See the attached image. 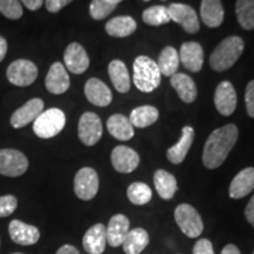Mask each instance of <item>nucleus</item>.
Here are the masks:
<instances>
[{
	"instance_id": "obj_27",
	"label": "nucleus",
	"mask_w": 254,
	"mask_h": 254,
	"mask_svg": "<svg viewBox=\"0 0 254 254\" xmlns=\"http://www.w3.org/2000/svg\"><path fill=\"white\" fill-rule=\"evenodd\" d=\"M150 243V237L144 228H133L127 233L123 243L124 252L126 254H140Z\"/></svg>"
},
{
	"instance_id": "obj_33",
	"label": "nucleus",
	"mask_w": 254,
	"mask_h": 254,
	"mask_svg": "<svg viewBox=\"0 0 254 254\" xmlns=\"http://www.w3.org/2000/svg\"><path fill=\"white\" fill-rule=\"evenodd\" d=\"M142 20L151 26H160V25L167 24L171 20L167 6L155 5L146 8L142 13Z\"/></svg>"
},
{
	"instance_id": "obj_15",
	"label": "nucleus",
	"mask_w": 254,
	"mask_h": 254,
	"mask_svg": "<svg viewBox=\"0 0 254 254\" xmlns=\"http://www.w3.org/2000/svg\"><path fill=\"white\" fill-rule=\"evenodd\" d=\"M11 239L19 245H34L40 238V232L36 226L25 224L20 220H12L8 225Z\"/></svg>"
},
{
	"instance_id": "obj_41",
	"label": "nucleus",
	"mask_w": 254,
	"mask_h": 254,
	"mask_svg": "<svg viewBox=\"0 0 254 254\" xmlns=\"http://www.w3.org/2000/svg\"><path fill=\"white\" fill-rule=\"evenodd\" d=\"M245 217L247 219V221H249L250 224L254 227V195L252 196V199L250 200V202L246 206Z\"/></svg>"
},
{
	"instance_id": "obj_1",
	"label": "nucleus",
	"mask_w": 254,
	"mask_h": 254,
	"mask_svg": "<svg viewBox=\"0 0 254 254\" xmlns=\"http://www.w3.org/2000/svg\"><path fill=\"white\" fill-rule=\"evenodd\" d=\"M238 128L233 124H228L215 129L206 140L202 161L209 170L218 168L226 160L227 155L238 140Z\"/></svg>"
},
{
	"instance_id": "obj_44",
	"label": "nucleus",
	"mask_w": 254,
	"mask_h": 254,
	"mask_svg": "<svg viewBox=\"0 0 254 254\" xmlns=\"http://www.w3.org/2000/svg\"><path fill=\"white\" fill-rule=\"evenodd\" d=\"M6 53H7V41L0 36V63L4 60Z\"/></svg>"
},
{
	"instance_id": "obj_21",
	"label": "nucleus",
	"mask_w": 254,
	"mask_h": 254,
	"mask_svg": "<svg viewBox=\"0 0 254 254\" xmlns=\"http://www.w3.org/2000/svg\"><path fill=\"white\" fill-rule=\"evenodd\" d=\"M254 189V167H247L240 171L232 180L230 186V196L240 199L250 194Z\"/></svg>"
},
{
	"instance_id": "obj_19",
	"label": "nucleus",
	"mask_w": 254,
	"mask_h": 254,
	"mask_svg": "<svg viewBox=\"0 0 254 254\" xmlns=\"http://www.w3.org/2000/svg\"><path fill=\"white\" fill-rule=\"evenodd\" d=\"M129 232V220L126 215L116 214L110 219L106 228L107 244L112 247L123 245L124 240Z\"/></svg>"
},
{
	"instance_id": "obj_24",
	"label": "nucleus",
	"mask_w": 254,
	"mask_h": 254,
	"mask_svg": "<svg viewBox=\"0 0 254 254\" xmlns=\"http://www.w3.org/2000/svg\"><path fill=\"white\" fill-rule=\"evenodd\" d=\"M107 129L110 134L118 140H129L134 135V128H133L131 122L123 114H113L107 120Z\"/></svg>"
},
{
	"instance_id": "obj_16",
	"label": "nucleus",
	"mask_w": 254,
	"mask_h": 254,
	"mask_svg": "<svg viewBox=\"0 0 254 254\" xmlns=\"http://www.w3.org/2000/svg\"><path fill=\"white\" fill-rule=\"evenodd\" d=\"M47 91L53 94H63L69 87V77L62 63H55L50 67L45 80Z\"/></svg>"
},
{
	"instance_id": "obj_10",
	"label": "nucleus",
	"mask_w": 254,
	"mask_h": 254,
	"mask_svg": "<svg viewBox=\"0 0 254 254\" xmlns=\"http://www.w3.org/2000/svg\"><path fill=\"white\" fill-rule=\"evenodd\" d=\"M171 20L182 25L187 33L194 34L199 31V19L195 11L190 6L185 4H171L167 6Z\"/></svg>"
},
{
	"instance_id": "obj_7",
	"label": "nucleus",
	"mask_w": 254,
	"mask_h": 254,
	"mask_svg": "<svg viewBox=\"0 0 254 254\" xmlns=\"http://www.w3.org/2000/svg\"><path fill=\"white\" fill-rule=\"evenodd\" d=\"M28 168V159L23 152L11 148L0 150V174L6 177L23 176Z\"/></svg>"
},
{
	"instance_id": "obj_40",
	"label": "nucleus",
	"mask_w": 254,
	"mask_h": 254,
	"mask_svg": "<svg viewBox=\"0 0 254 254\" xmlns=\"http://www.w3.org/2000/svg\"><path fill=\"white\" fill-rule=\"evenodd\" d=\"M72 1L73 0H46L45 5L47 11L51 12V13H57Z\"/></svg>"
},
{
	"instance_id": "obj_14",
	"label": "nucleus",
	"mask_w": 254,
	"mask_h": 254,
	"mask_svg": "<svg viewBox=\"0 0 254 254\" xmlns=\"http://www.w3.org/2000/svg\"><path fill=\"white\" fill-rule=\"evenodd\" d=\"M214 104L219 113L231 116L237 107V93L230 81H222L218 85L214 94Z\"/></svg>"
},
{
	"instance_id": "obj_34",
	"label": "nucleus",
	"mask_w": 254,
	"mask_h": 254,
	"mask_svg": "<svg viewBox=\"0 0 254 254\" xmlns=\"http://www.w3.org/2000/svg\"><path fill=\"white\" fill-rule=\"evenodd\" d=\"M127 196L132 204L141 206L151 201L152 190L144 183H133L127 189Z\"/></svg>"
},
{
	"instance_id": "obj_11",
	"label": "nucleus",
	"mask_w": 254,
	"mask_h": 254,
	"mask_svg": "<svg viewBox=\"0 0 254 254\" xmlns=\"http://www.w3.org/2000/svg\"><path fill=\"white\" fill-rule=\"evenodd\" d=\"M64 62L68 71L74 74H81L90 66V58L86 51L78 43H72L66 47L64 53Z\"/></svg>"
},
{
	"instance_id": "obj_42",
	"label": "nucleus",
	"mask_w": 254,
	"mask_h": 254,
	"mask_svg": "<svg viewBox=\"0 0 254 254\" xmlns=\"http://www.w3.org/2000/svg\"><path fill=\"white\" fill-rule=\"evenodd\" d=\"M20 1L31 11H37L43 6L44 0H20Z\"/></svg>"
},
{
	"instance_id": "obj_26",
	"label": "nucleus",
	"mask_w": 254,
	"mask_h": 254,
	"mask_svg": "<svg viewBox=\"0 0 254 254\" xmlns=\"http://www.w3.org/2000/svg\"><path fill=\"white\" fill-rule=\"evenodd\" d=\"M200 14L208 27H219L224 21V7L220 0H202Z\"/></svg>"
},
{
	"instance_id": "obj_38",
	"label": "nucleus",
	"mask_w": 254,
	"mask_h": 254,
	"mask_svg": "<svg viewBox=\"0 0 254 254\" xmlns=\"http://www.w3.org/2000/svg\"><path fill=\"white\" fill-rule=\"evenodd\" d=\"M245 101L247 113L251 118H254V80L250 81L246 86Z\"/></svg>"
},
{
	"instance_id": "obj_22",
	"label": "nucleus",
	"mask_w": 254,
	"mask_h": 254,
	"mask_svg": "<svg viewBox=\"0 0 254 254\" xmlns=\"http://www.w3.org/2000/svg\"><path fill=\"white\" fill-rule=\"evenodd\" d=\"M194 140V129L190 126H185L183 128L182 138L167 150V159L174 165L182 164L185 160L187 153H189L190 146Z\"/></svg>"
},
{
	"instance_id": "obj_43",
	"label": "nucleus",
	"mask_w": 254,
	"mask_h": 254,
	"mask_svg": "<svg viewBox=\"0 0 254 254\" xmlns=\"http://www.w3.org/2000/svg\"><path fill=\"white\" fill-rule=\"evenodd\" d=\"M56 254H80L79 251L72 245H64L57 251Z\"/></svg>"
},
{
	"instance_id": "obj_30",
	"label": "nucleus",
	"mask_w": 254,
	"mask_h": 254,
	"mask_svg": "<svg viewBox=\"0 0 254 254\" xmlns=\"http://www.w3.org/2000/svg\"><path fill=\"white\" fill-rule=\"evenodd\" d=\"M179 53L172 46H167L161 51L160 56L158 59V68L160 74L166 75V77H172L178 71L179 67Z\"/></svg>"
},
{
	"instance_id": "obj_35",
	"label": "nucleus",
	"mask_w": 254,
	"mask_h": 254,
	"mask_svg": "<svg viewBox=\"0 0 254 254\" xmlns=\"http://www.w3.org/2000/svg\"><path fill=\"white\" fill-rule=\"evenodd\" d=\"M117 4L110 0H92L90 5V14L94 20H101L112 13Z\"/></svg>"
},
{
	"instance_id": "obj_39",
	"label": "nucleus",
	"mask_w": 254,
	"mask_h": 254,
	"mask_svg": "<svg viewBox=\"0 0 254 254\" xmlns=\"http://www.w3.org/2000/svg\"><path fill=\"white\" fill-rule=\"evenodd\" d=\"M193 254H214L213 246L208 239H200L193 247Z\"/></svg>"
},
{
	"instance_id": "obj_37",
	"label": "nucleus",
	"mask_w": 254,
	"mask_h": 254,
	"mask_svg": "<svg viewBox=\"0 0 254 254\" xmlns=\"http://www.w3.org/2000/svg\"><path fill=\"white\" fill-rule=\"evenodd\" d=\"M18 200L14 195L0 196V218H5L11 215L17 209Z\"/></svg>"
},
{
	"instance_id": "obj_20",
	"label": "nucleus",
	"mask_w": 254,
	"mask_h": 254,
	"mask_svg": "<svg viewBox=\"0 0 254 254\" xmlns=\"http://www.w3.org/2000/svg\"><path fill=\"white\" fill-rule=\"evenodd\" d=\"M106 227L103 224H95L85 233L82 239L84 250L90 254H101L106 249Z\"/></svg>"
},
{
	"instance_id": "obj_47",
	"label": "nucleus",
	"mask_w": 254,
	"mask_h": 254,
	"mask_svg": "<svg viewBox=\"0 0 254 254\" xmlns=\"http://www.w3.org/2000/svg\"><path fill=\"white\" fill-rule=\"evenodd\" d=\"M144 1H150V0H144Z\"/></svg>"
},
{
	"instance_id": "obj_6",
	"label": "nucleus",
	"mask_w": 254,
	"mask_h": 254,
	"mask_svg": "<svg viewBox=\"0 0 254 254\" xmlns=\"http://www.w3.org/2000/svg\"><path fill=\"white\" fill-rule=\"evenodd\" d=\"M6 75L8 81L15 86H30L38 77V67L30 60L19 59L8 66Z\"/></svg>"
},
{
	"instance_id": "obj_18",
	"label": "nucleus",
	"mask_w": 254,
	"mask_h": 254,
	"mask_svg": "<svg viewBox=\"0 0 254 254\" xmlns=\"http://www.w3.org/2000/svg\"><path fill=\"white\" fill-rule=\"evenodd\" d=\"M85 95L91 104L98 107L109 106L112 101V92L106 84L97 78L88 79L85 85Z\"/></svg>"
},
{
	"instance_id": "obj_32",
	"label": "nucleus",
	"mask_w": 254,
	"mask_h": 254,
	"mask_svg": "<svg viewBox=\"0 0 254 254\" xmlns=\"http://www.w3.org/2000/svg\"><path fill=\"white\" fill-rule=\"evenodd\" d=\"M237 19L241 27L247 31L254 28V0H238L236 4Z\"/></svg>"
},
{
	"instance_id": "obj_13",
	"label": "nucleus",
	"mask_w": 254,
	"mask_h": 254,
	"mask_svg": "<svg viewBox=\"0 0 254 254\" xmlns=\"http://www.w3.org/2000/svg\"><path fill=\"white\" fill-rule=\"evenodd\" d=\"M111 160H112V165L116 168V171L120 173H131L138 167L140 158L131 147L117 146L112 151Z\"/></svg>"
},
{
	"instance_id": "obj_12",
	"label": "nucleus",
	"mask_w": 254,
	"mask_h": 254,
	"mask_svg": "<svg viewBox=\"0 0 254 254\" xmlns=\"http://www.w3.org/2000/svg\"><path fill=\"white\" fill-rule=\"evenodd\" d=\"M44 110V101L39 98H33L28 100L26 104L19 107L11 117V125L14 128H21V127L28 125L34 122Z\"/></svg>"
},
{
	"instance_id": "obj_2",
	"label": "nucleus",
	"mask_w": 254,
	"mask_h": 254,
	"mask_svg": "<svg viewBox=\"0 0 254 254\" xmlns=\"http://www.w3.org/2000/svg\"><path fill=\"white\" fill-rule=\"evenodd\" d=\"M243 51L244 40L240 37H228L222 40L213 51L209 58V65L215 72L226 71L238 62Z\"/></svg>"
},
{
	"instance_id": "obj_28",
	"label": "nucleus",
	"mask_w": 254,
	"mask_h": 254,
	"mask_svg": "<svg viewBox=\"0 0 254 254\" xmlns=\"http://www.w3.org/2000/svg\"><path fill=\"white\" fill-rule=\"evenodd\" d=\"M154 186L160 198L165 200L172 199L178 190L176 178L165 170H158L154 173Z\"/></svg>"
},
{
	"instance_id": "obj_9",
	"label": "nucleus",
	"mask_w": 254,
	"mask_h": 254,
	"mask_svg": "<svg viewBox=\"0 0 254 254\" xmlns=\"http://www.w3.org/2000/svg\"><path fill=\"white\" fill-rule=\"evenodd\" d=\"M78 135L82 144L93 146L103 135V124L97 114L86 112L80 117L78 125Z\"/></svg>"
},
{
	"instance_id": "obj_8",
	"label": "nucleus",
	"mask_w": 254,
	"mask_h": 254,
	"mask_svg": "<svg viewBox=\"0 0 254 254\" xmlns=\"http://www.w3.org/2000/svg\"><path fill=\"white\" fill-rule=\"evenodd\" d=\"M99 190V177L93 168L84 167L79 170L74 178V192L79 199L91 200Z\"/></svg>"
},
{
	"instance_id": "obj_48",
	"label": "nucleus",
	"mask_w": 254,
	"mask_h": 254,
	"mask_svg": "<svg viewBox=\"0 0 254 254\" xmlns=\"http://www.w3.org/2000/svg\"><path fill=\"white\" fill-rule=\"evenodd\" d=\"M13 254H21V253H13Z\"/></svg>"
},
{
	"instance_id": "obj_23",
	"label": "nucleus",
	"mask_w": 254,
	"mask_h": 254,
	"mask_svg": "<svg viewBox=\"0 0 254 254\" xmlns=\"http://www.w3.org/2000/svg\"><path fill=\"white\" fill-rule=\"evenodd\" d=\"M171 85L177 91L178 95L183 101L190 104L195 100L196 94H198L196 86L193 79L185 74V73H176V74L172 75L171 77Z\"/></svg>"
},
{
	"instance_id": "obj_31",
	"label": "nucleus",
	"mask_w": 254,
	"mask_h": 254,
	"mask_svg": "<svg viewBox=\"0 0 254 254\" xmlns=\"http://www.w3.org/2000/svg\"><path fill=\"white\" fill-rule=\"evenodd\" d=\"M159 118V111L153 106L150 105H145V106L136 107L131 112L129 116V122H131L133 127H138V128H145L157 122Z\"/></svg>"
},
{
	"instance_id": "obj_36",
	"label": "nucleus",
	"mask_w": 254,
	"mask_h": 254,
	"mask_svg": "<svg viewBox=\"0 0 254 254\" xmlns=\"http://www.w3.org/2000/svg\"><path fill=\"white\" fill-rule=\"evenodd\" d=\"M0 13L15 20L23 15V7L18 0H0Z\"/></svg>"
},
{
	"instance_id": "obj_17",
	"label": "nucleus",
	"mask_w": 254,
	"mask_h": 254,
	"mask_svg": "<svg viewBox=\"0 0 254 254\" xmlns=\"http://www.w3.org/2000/svg\"><path fill=\"white\" fill-rule=\"evenodd\" d=\"M179 59L190 72H199L204 64V51L200 44L195 41H187L180 49Z\"/></svg>"
},
{
	"instance_id": "obj_46",
	"label": "nucleus",
	"mask_w": 254,
	"mask_h": 254,
	"mask_svg": "<svg viewBox=\"0 0 254 254\" xmlns=\"http://www.w3.org/2000/svg\"><path fill=\"white\" fill-rule=\"evenodd\" d=\"M110 1H112V2H114V4L118 5L119 2H122V1H123V0H110Z\"/></svg>"
},
{
	"instance_id": "obj_3",
	"label": "nucleus",
	"mask_w": 254,
	"mask_h": 254,
	"mask_svg": "<svg viewBox=\"0 0 254 254\" xmlns=\"http://www.w3.org/2000/svg\"><path fill=\"white\" fill-rule=\"evenodd\" d=\"M161 74L157 63L146 56H139L133 63V81L139 91L150 93L160 85Z\"/></svg>"
},
{
	"instance_id": "obj_25",
	"label": "nucleus",
	"mask_w": 254,
	"mask_h": 254,
	"mask_svg": "<svg viewBox=\"0 0 254 254\" xmlns=\"http://www.w3.org/2000/svg\"><path fill=\"white\" fill-rule=\"evenodd\" d=\"M109 74L113 86L120 93H126L131 88V79L126 65L122 60H113L109 65Z\"/></svg>"
},
{
	"instance_id": "obj_45",
	"label": "nucleus",
	"mask_w": 254,
	"mask_h": 254,
	"mask_svg": "<svg viewBox=\"0 0 254 254\" xmlns=\"http://www.w3.org/2000/svg\"><path fill=\"white\" fill-rule=\"evenodd\" d=\"M221 254H240V251L236 245H232V244H230V245L224 247Z\"/></svg>"
},
{
	"instance_id": "obj_29",
	"label": "nucleus",
	"mask_w": 254,
	"mask_h": 254,
	"mask_svg": "<svg viewBox=\"0 0 254 254\" xmlns=\"http://www.w3.org/2000/svg\"><path fill=\"white\" fill-rule=\"evenodd\" d=\"M105 28L111 37L125 38L131 36L136 30V23L134 19L128 15H120V17L111 19Z\"/></svg>"
},
{
	"instance_id": "obj_49",
	"label": "nucleus",
	"mask_w": 254,
	"mask_h": 254,
	"mask_svg": "<svg viewBox=\"0 0 254 254\" xmlns=\"http://www.w3.org/2000/svg\"><path fill=\"white\" fill-rule=\"evenodd\" d=\"M253 254H254V252H253Z\"/></svg>"
},
{
	"instance_id": "obj_4",
	"label": "nucleus",
	"mask_w": 254,
	"mask_h": 254,
	"mask_svg": "<svg viewBox=\"0 0 254 254\" xmlns=\"http://www.w3.org/2000/svg\"><path fill=\"white\" fill-rule=\"evenodd\" d=\"M66 124L65 113L59 109L43 111L33 122V131L41 139H50L59 134Z\"/></svg>"
},
{
	"instance_id": "obj_5",
	"label": "nucleus",
	"mask_w": 254,
	"mask_h": 254,
	"mask_svg": "<svg viewBox=\"0 0 254 254\" xmlns=\"http://www.w3.org/2000/svg\"><path fill=\"white\" fill-rule=\"evenodd\" d=\"M174 218L183 231L189 238H198L204 231V225L198 211L189 204L179 205L174 211Z\"/></svg>"
}]
</instances>
